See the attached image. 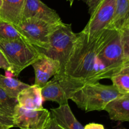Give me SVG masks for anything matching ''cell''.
<instances>
[{"label":"cell","mask_w":129,"mask_h":129,"mask_svg":"<svg viewBox=\"0 0 129 129\" xmlns=\"http://www.w3.org/2000/svg\"><path fill=\"white\" fill-rule=\"evenodd\" d=\"M108 32L109 29H106L96 35H90L83 31L78 33L64 68L58 75L82 85L98 82L97 56Z\"/></svg>","instance_id":"obj_1"},{"label":"cell","mask_w":129,"mask_h":129,"mask_svg":"<svg viewBox=\"0 0 129 129\" xmlns=\"http://www.w3.org/2000/svg\"><path fill=\"white\" fill-rule=\"evenodd\" d=\"M122 95L112 85L99 82L85 83L71 95L72 100L78 108L86 112L102 111L110 101Z\"/></svg>","instance_id":"obj_2"},{"label":"cell","mask_w":129,"mask_h":129,"mask_svg":"<svg viewBox=\"0 0 129 129\" xmlns=\"http://www.w3.org/2000/svg\"><path fill=\"white\" fill-rule=\"evenodd\" d=\"M0 49L11 67L13 75L16 77L28 67L31 66L40 55L38 49L24 39H0Z\"/></svg>","instance_id":"obj_3"},{"label":"cell","mask_w":129,"mask_h":129,"mask_svg":"<svg viewBox=\"0 0 129 129\" xmlns=\"http://www.w3.org/2000/svg\"><path fill=\"white\" fill-rule=\"evenodd\" d=\"M76 37L77 34L73 31L71 24L62 22L54 24L49 35L47 48L40 52L60 62V71L58 74L62 71Z\"/></svg>","instance_id":"obj_4"},{"label":"cell","mask_w":129,"mask_h":129,"mask_svg":"<svg viewBox=\"0 0 129 129\" xmlns=\"http://www.w3.org/2000/svg\"><path fill=\"white\" fill-rule=\"evenodd\" d=\"M98 59L105 66L110 78L123 65L121 34L119 30L109 29L108 35L98 52Z\"/></svg>","instance_id":"obj_5"},{"label":"cell","mask_w":129,"mask_h":129,"mask_svg":"<svg viewBox=\"0 0 129 129\" xmlns=\"http://www.w3.org/2000/svg\"><path fill=\"white\" fill-rule=\"evenodd\" d=\"M54 25L39 19L26 18L15 27L24 39L34 46L40 53L47 48L49 37Z\"/></svg>","instance_id":"obj_6"},{"label":"cell","mask_w":129,"mask_h":129,"mask_svg":"<svg viewBox=\"0 0 129 129\" xmlns=\"http://www.w3.org/2000/svg\"><path fill=\"white\" fill-rule=\"evenodd\" d=\"M83 85L57 74L41 88L43 101H50L61 105L68 104L71 95Z\"/></svg>","instance_id":"obj_7"},{"label":"cell","mask_w":129,"mask_h":129,"mask_svg":"<svg viewBox=\"0 0 129 129\" xmlns=\"http://www.w3.org/2000/svg\"><path fill=\"white\" fill-rule=\"evenodd\" d=\"M51 118L47 109L27 110L15 106L13 115L14 127L20 129H44Z\"/></svg>","instance_id":"obj_8"},{"label":"cell","mask_w":129,"mask_h":129,"mask_svg":"<svg viewBox=\"0 0 129 129\" xmlns=\"http://www.w3.org/2000/svg\"><path fill=\"white\" fill-rule=\"evenodd\" d=\"M116 0H103L90 15L88 24L82 31L90 35H96L108 29L113 18Z\"/></svg>","instance_id":"obj_9"},{"label":"cell","mask_w":129,"mask_h":129,"mask_svg":"<svg viewBox=\"0 0 129 129\" xmlns=\"http://www.w3.org/2000/svg\"><path fill=\"white\" fill-rule=\"evenodd\" d=\"M35 18L50 24L62 22L59 14L41 0H25L23 19Z\"/></svg>","instance_id":"obj_10"},{"label":"cell","mask_w":129,"mask_h":129,"mask_svg":"<svg viewBox=\"0 0 129 129\" xmlns=\"http://www.w3.org/2000/svg\"><path fill=\"white\" fill-rule=\"evenodd\" d=\"M31 66L35 72L34 84L41 88L52 77L56 75L60 71V63L59 61L42 53Z\"/></svg>","instance_id":"obj_11"},{"label":"cell","mask_w":129,"mask_h":129,"mask_svg":"<svg viewBox=\"0 0 129 129\" xmlns=\"http://www.w3.org/2000/svg\"><path fill=\"white\" fill-rule=\"evenodd\" d=\"M0 20L18 26L23 20L25 0H2Z\"/></svg>","instance_id":"obj_12"},{"label":"cell","mask_w":129,"mask_h":129,"mask_svg":"<svg viewBox=\"0 0 129 129\" xmlns=\"http://www.w3.org/2000/svg\"><path fill=\"white\" fill-rule=\"evenodd\" d=\"M17 104L27 110H39L43 108V98L41 87L34 84L22 90L18 95Z\"/></svg>","instance_id":"obj_13"},{"label":"cell","mask_w":129,"mask_h":129,"mask_svg":"<svg viewBox=\"0 0 129 129\" xmlns=\"http://www.w3.org/2000/svg\"><path fill=\"white\" fill-rule=\"evenodd\" d=\"M111 120L129 122V94L121 95L107 104L104 109Z\"/></svg>","instance_id":"obj_14"},{"label":"cell","mask_w":129,"mask_h":129,"mask_svg":"<svg viewBox=\"0 0 129 129\" xmlns=\"http://www.w3.org/2000/svg\"><path fill=\"white\" fill-rule=\"evenodd\" d=\"M50 110L52 117L64 128L84 129V126L77 120L68 104L61 105Z\"/></svg>","instance_id":"obj_15"},{"label":"cell","mask_w":129,"mask_h":129,"mask_svg":"<svg viewBox=\"0 0 129 129\" xmlns=\"http://www.w3.org/2000/svg\"><path fill=\"white\" fill-rule=\"evenodd\" d=\"M129 18V0H116L114 15L108 29L121 30Z\"/></svg>","instance_id":"obj_16"},{"label":"cell","mask_w":129,"mask_h":129,"mask_svg":"<svg viewBox=\"0 0 129 129\" xmlns=\"http://www.w3.org/2000/svg\"><path fill=\"white\" fill-rule=\"evenodd\" d=\"M29 85L15 78L0 74V88L11 98L16 99L19 93Z\"/></svg>","instance_id":"obj_17"},{"label":"cell","mask_w":129,"mask_h":129,"mask_svg":"<svg viewBox=\"0 0 129 129\" xmlns=\"http://www.w3.org/2000/svg\"><path fill=\"white\" fill-rule=\"evenodd\" d=\"M110 79L113 85L121 94H129V64H123Z\"/></svg>","instance_id":"obj_18"},{"label":"cell","mask_w":129,"mask_h":129,"mask_svg":"<svg viewBox=\"0 0 129 129\" xmlns=\"http://www.w3.org/2000/svg\"><path fill=\"white\" fill-rule=\"evenodd\" d=\"M20 39L24 38L15 25L0 20V39L10 40Z\"/></svg>","instance_id":"obj_19"},{"label":"cell","mask_w":129,"mask_h":129,"mask_svg":"<svg viewBox=\"0 0 129 129\" xmlns=\"http://www.w3.org/2000/svg\"><path fill=\"white\" fill-rule=\"evenodd\" d=\"M16 104L17 101L16 99L10 97L0 88V114L13 117Z\"/></svg>","instance_id":"obj_20"},{"label":"cell","mask_w":129,"mask_h":129,"mask_svg":"<svg viewBox=\"0 0 129 129\" xmlns=\"http://www.w3.org/2000/svg\"><path fill=\"white\" fill-rule=\"evenodd\" d=\"M120 32L123 49V64H129V27L125 25Z\"/></svg>","instance_id":"obj_21"},{"label":"cell","mask_w":129,"mask_h":129,"mask_svg":"<svg viewBox=\"0 0 129 129\" xmlns=\"http://www.w3.org/2000/svg\"><path fill=\"white\" fill-rule=\"evenodd\" d=\"M80 1H83L88 6V12L90 15H91L103 0H80Z\"/></svg>","instance_id":"obj_22"},{"label":"cell","mask_w":129,"mask_h":129,"mask_svg":"<svg viewBox=\"0 0 129 129\" xmlns=\"http://www.w3.org/2000/svg\"><path fill=\"white\" fill-rule=\"evenodd\" d=\"M0 68L5 70V71H10L11 72V67L1 49H0Z\"/></svg>","instance_id":"obj_23"},{"label":"cell","mask_w":129,"mask_h":129,"mask_svg":"<svg viewBox=\"0 0 129 129\" xmlns=\"http://www.w3.org/2000/svg\"><path fill=\"white\" fill-rule=\"evenodd\" d=\"M0 126H8L14 127L13 117L5 116L0 114Z\"/></svg>","instance_id":"obj_24"},{"label":"cell","mask_w":129,"mask_h":129,"mask_svg":"<svg viewBox=\"0 0 129 129\" xmlns=\"http://www.w3.org/2000/svg\"><path fill=\"white\" fill-rule=\"evenodd\" d=\"M44 129H65L59 125L51 116L49 122Z\"/></svg>","instance_id":"obj_25"},{"label":"cell","mask_w":129,"mask_h":129,"mask_svg":"<svg viewBox=\"0 0 129 129\" xmlns=\"http://www.w3.org/2000/svg\"><path fill=\"white\" fill-rule=\"evenodd\" d=\"M84 129H105V127L102 124L96 123H90L85 125Z\"/></svg>","instance_id":"obj_26"},{"label":"cell","mask_w":129,"mask_h":129,"mask_svg":"<svg viewBox=\"0 0 129 129\" xmlns=\"http://www.w3.org/2000/svg\"><path fill=\"white\" fill-rule=\"evenodd\" d=\"M11 128V126H0V129H10Z\"/></svg>","instance_id":"obj_27"},{"label":"cell","mask_w":129,"mask_h":129,"mask_svg":"<svg viewBox=\"0 0 129 129\" xmlns=\"http://www.w3.org/2000/svg\"><path fill=\"white\" fill-rule=\"evenodd\" d=\"M67 1H69V3H70V5H71V6H72V5H73V3H74V1H75V0H67Z\"/></svg>","instance_id":"obj_28"},{"label":"cell","mask_w":129,"mask_h":129,"mask_svg":"<svg viewBox=\"0 0 129 129\" xmlns=\"http://www.w3.org/2000/svg\"><path fill=\"white\" fill-rule=\"evenodd\" d=\"M2 4H3V1L2 0H0V9H1V6H2Z\"/></svg>","instance_id":"obj_29"},{"label":"cell","mask_w":129,"mask_h":129,"mask_svg":"<svg viewBox=\"0 0 129 129\" xmlns=\"http://www.w3.org/2000/svg\"><path fill=\"white\" fill-rule=\"evenodd\" d=\"M126 25H127V26L129 27V18H128V21H127V24H126Z\"/></svg>","instance_id":"obj_30"},{"label":"cell","mask_w":129,"mask_h":129,"mask_svg":"<svg viewBox=\"0 0 129 129\" xmlns=\"http://www.w3.org/2000/svg\"><path fill=\"white\" fill-rule=\"evenodd\" d=\"M119 129H124V128H119Z\"/></svg>","instance_id":"obj_31"}]
</instances>
